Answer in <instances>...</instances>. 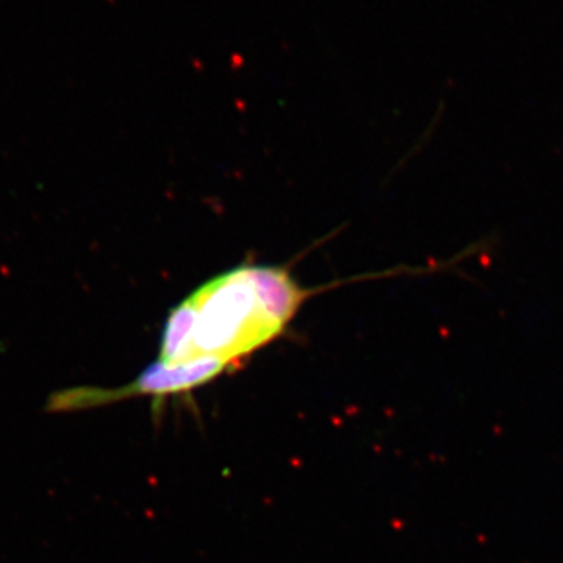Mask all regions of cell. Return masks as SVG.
I'll return each instance as SVG.
<instances>
[{"instance_id":"cell-1","label":"cell","mask_w":563,"mask_h":563,"mask_svg":"<svg viewBox=\"0 0 563 563\" xmlns=\"http://www.w3.org/2000/svg\"><path fill=\"white\" fill-rule=\"evenodd\" d=\"M185 301L190 303L195 322L180 363L211 357L235 366L287 328L266 303L257 265L221 274Z\"/></svg>"},{"instance_id":"cell-2","label":"cell","mask_w":563,"mask_h":563,"mask_svg":"<svg viewBox=\"0 0 563 563\" xmlns=\"http://www.w3.org/2000/svg\"><path fill=\"white\" fill-rule=\"evenodd\" d=\"M231 368L218 358L203 357L184 363L157 361L147 365L131 384L118 388L77 387L63 395L66 410L91 409L106 404L124 401L136 396H151L155 401L185 395L210 384Z\"/></svg>"}]
</instances>
